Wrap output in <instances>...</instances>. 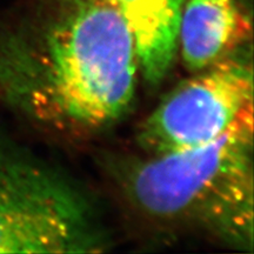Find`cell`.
Listing matches in <instances>:
<instances>
[{"label":"cell","instance_id":"cell-6","mask_svg":"<svg viewBox=\"0 0 254 254\" xmlns=\"http://www.w3.org/2000/svg\"><path fill=\"white\" fill-rule=\"evenodd\" d=\"M125 19L135 43L139 71L157 85L172 67L185 0H109Z\"/></svg>","mask_w":254,"mask_h":254},{"label":"cell","instance_id":"cell-1","mask_svg":"<svg viewBox=\"0 0 254 254\" xmlns=\"http://www.w3.org/2000/svg\"><path fill=\"white\" fill-rule=\"evenodd\" d=\"M138 71L131 31L109 0H51L0 32V94L59 132H93L118 120Z\"/></svg>","mask_w":254,"mask_h":254},{"label":"cell","instance_id":"cell-3","mask_svg":"<svg viewBox=\"0 0 254 254\" xmlns=\"http://www.w3.org/2000/svg\"><path fill=\"white\" fill-rule=\"evenodd\" d=\"M103 228L56 171L0 146V253H97Z\"/></svg>","mask_w":254,"mask_h":254},{"label":"cell","instance_id":"cell-4","mask_svg":"<svg viewBox=\"0 0 254 254\" xmlns=\"http://www.w3.org/2000/svg\"><path fill=\"white\" fill-rule=\"evenodd\" d=\"M251 49L240 45L173 88L141 125L138 140L151 155L204 144L253 104Z\"/></svg>","mask_w":254,"mask_h":254},{"label":"cell","instance_id":"cell-2","mask_svg":"<svg viewBox=\"0 0 254 254\" xmlns=\"http://www.w3.org/2000/svg\"><path fill=\"white\" fill-rule=\"evenodd\" d=\"M252 155L253 104L213 140L131 165L124 187L151 217L195 222L232 244L252 246Z\"/></svg>","mask_w":254,"mask_h":254},{"label":"cell","instance_id":"cell-5","mask_svg":"<svg viewBox=\"0 0 254 254\" xmlns=\"http://www.w3.org/2000/svg\"><path fill=\"white\" fill-rule=\"evenodd\" d=\"M250 19L238 0H185L178 50L190 72H198L243 45Z\"/></svg>","mask_w":254,"mask_h":254}]
</instances>
